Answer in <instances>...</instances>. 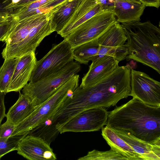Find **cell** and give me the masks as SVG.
Returning a JSON list of instances; mask_svg holds the SVG:
<instances>
[{
  "label": "cell",
  "mask_w": 160,
  "mask_h": 160,
  "mask_svg": "<svg viewBox=\"0 0 160 160\" xmlns=\"http://www.w3.org/2000/svg\"><path fill=\"white\" fill-rule=\"evenodd\" d=\"M6 5L0 2V14H9L12 12L10 10L6 9Z\"/></svg>",
  "instance_id": "1f68e13d"
},
{
  "label": "cell",
  "mask_w": 160,
  "mask_h": 160,
  "mask_svg": "<svg viewBox=\"0 0 160 160\" xmlns=\"http://www.w3.org/2000/svg\"><path fill=\"white\" fill-rule=\"evenodd\" d=\"M16 126L6 121L0 126V138L8 139L11 136Z\"/></svg>",
  "instance_id": "484cf974"
},
{
  "label": "cell",
  "mask_w": 160,
  "mask_h": 160,
  "mask_svg": "<svg viewBox=\"0 0 160 160\" xmlns=\"http://www.w3.org/2000/svg\"><path fill=\"white\" fill-rule=\"evenodd\" d=\"M6 94L0 92V126L3 118L6 116L4 104V97Z\"/></svg>",
  "instance_id": "f546056e"
},
{
  "label": "cell",
  "mask_w": 160,
  "mask_h": 160,
  "mask_svg": "<svg viewBox=\"0 0 160 160\" xmlns=\"http://www.w3.org/2000/svg\"><path fill=\"white\" fill-rule=\"evenodd\" d=\"M79 81V75H73L52 96L36 107L28 117L16 126L11 136L29 133L31 130L44 122L78 87Z\"/></svg>",
  "instance_id": "5b68a950"
},
{
  "label": "cell",
  "mask_w": 160,
  "mask_h": 160,
  "mask_svg": "<svg viewBox=\"0 0 160 160\" xmlns=\"http://www.w3.org/2000/svg\"><path fill=\"white\" fill-rule=\"evenodd\" d=\"M73 50L65 38L58 44L53 45L43 58L37 61L29 82H35L57 72L73 61Z\"/></svg>",
  "instance_id": "ba28073f"
},
{
  "label": "cell",
  "mask_w": 160,
  "mask_h": 160,
  "mask_svg": "<svg viewBox=\"0 0 160 160\" xmlns=\"http://www.w3.org/2000/svg\"><path fill=\"white\" fill-rule=\"evenodd\" d=\"M14 0H12V2ZM19 0H15L13 2H12V3H15V2H18V1H19Z\"/></svg>",
  "instance_id": "836d02e7"
},
{
  "label": "cell",
  "mask_w": 160,
  "mask_h": 160,
  "mask_svg": "<svg viewBox=\"0 0 160 160\" xmlns=\"http://www.w3.org/2000/svg\"><path fill=\"white\" fill-rule=\"evenodd\" d=\"M99 3L103 11H113L114 7L113 0H96Z\"/></svg>",
  "instance_id": "f1b7e54d"
},
{
  "label": "cell",
  "mask_w": 160,
  "mask_h": 160,
  "mask_svg": "<svg viewBox=\"0 0 160 160\" xmlns=\"http://www.w3.org/2000/svg\"><path fill=\"white\" fill-rule=\"evenodd\" d=\"M130 96L153 106H160V82L144 72L131 71Z\"/></svg>",
  "instance_id": "8fae6325"
},
{
  "label": "cell",
  "mask_w": 160,
  "mask_h": 160,
  "mask_svg": "<svg viewBox=\"0 0 160 160\" xmlns=\"http://www.w3.org/2000/svg\"><path fill=\"white\" fill-rule=\"evenodd\" d=\"M119 62L112 56H104L94 64L90 65L79 86L84 87L97 82L118 67Z\"/></svg>",
  "instance_id": "2e32d148"
},
{
  "label": "cell",
  "mask_w": 160,
  "mask_h": 160,
  "mask_svg": "<svg viewBox=\"0 0 160 160\" xmlns=\"http://www.w3.org/2000/svg\"><path fill=\"white\" fill-rule=\"evenodd\" d=\"M37 61L35 52L28 53L19 57L7 93L12 91L19 92L28 83Z\"/></svg>",
  "instance_id": "4fadbf2b"
},
{
  "label": "cell",
  "mask_w": 160,
  "mask_h": 160,
  "mask_svg": "<svg viewBox=\"0 0 160 160\" xmlns=\"http://www.w3.org/2000/svg\"><path fill=\"white\" fill-rule=\"evenodd\" d=\"M19 58H6L0 68V92L7 93L8 86Z\"/></svg>",
  "instance_id": "603a6c76"
},
{
  "label": "cell",
  "mask_w": 160,
  "mask_h": 160,
  "mask_svg": "<svg viewBox=\"0 0 160 160\" xmlns=\"http://www.w3.org/2000/svg\"><path fill=\"white\" fill-rule=\"evenodd\" d=\"M82 0H67L52 12L50 23L53 31L58 33L68 23Z\"/></svg>",
  "instance_id": "ffe728a7"
},
{
  "label": "cell",
  "mask_w": 160,
  "mask_h": 160,
  "mask_svg": "<svg viewBox=\"0 0 160 160\" xmlns=\"http://www.w3.org/2000/svg\"><path fill=\"white\" fill-rule=\"evenodd\" d=\"M99 50L98 39L84 43L73 49V59L80 63L88 64L97 55Z\"/></svg>",
  "instance_id": "7402d4cb"
},
{
  "label": "cell",
  "mask_w": 160,
  "mask_h": 160,
  "mask_svg": "<svg viewBox=\"0 0 160 160\" xmlns=\"http://www.w3.org/2000/svg\"><path fill=\"white\" fill-rule=\"evenodd\" d=\"M8 1V0H5L3 3H4L5 2H6L7 1Z\"/></svg>",
  "instance_id": "e575fe53"
},
{
  "label": "cell",
  "mask_w": 160,
  "mask_h": 160,
  "mask_svg": "<svg viewBox=\"0 0 160 160\" xmlns=\"http://www.w3.org/2000/svg\"><path fill=\"white\" fill-rule=\"evenodd\" d=\"M108 112L107 127L145 142L160 145V106L149 105L133 97Z\"/></svg>",
  "instance_id": "7a4b0ae2"
},
{
  "label": "cell",
  "mask_w": 160,
  "mask_h": 160,
  "mask_svg": "<svg viewBox=\"0 0 160 160\" xmlns=\"http://www.w3.org/2000/svg\"><path fill=\"white\" fill-rule=\"evenodd\" d=\"M108 113L104 108L87 109L75 115L56 129L61 134L98 131L106 125Z\"/></svg>",
  "instance_id": "30bf717a"
},
{
  "label": "cell",
  "mask_w": 160,
  "mask_h": 160,
  "mask_svg": "<svg viewBox=\"0 0 160 160\" xmlns=\"http://www.w3.org/2000/svg\"><path fill=\"white\" fill-rule=\"evenodd\" d=\"M19 93L18 100L9 108L6 116V121L16 126L28 117L36 107L27 96L20 92Z\"/></svg>",
  "instance_id": "44dd1931"
},
{
  "label": "cell",
  "mask_w": 160,
  "mask_h": 160,
  "mask_svg": "<svg viewBox=\"0 0 160 160\" xmlns=\"http://www.w3.org/2000/svg\"><path fill=\"white\" fill-rule=\"evenodd\" d=\"M113 131L139 155L143 160H160V145L145 142L120 131Z\"/></svg>",
  "instance_id": "ac0fdd59"
},
{
  "label": "cell",
  "mask_w": 160,
  "mask_h": 160,
  "mask_svg": "<svg viewBox=\"0 0 160 160\" xmlns=\"http://www.w3.org/2000/svg\"><path fill=\"white\" fill-rule=\"evenodd\" d=\"M129 64L118 66L95 83L84 87L79 86L56 111L57 121L63 124L84 110L108 108L128 98L131 90V71Z\"/></svg>",
  "instance_id": "6da1fadb"
},
{
  "label": "cell",
  "mask_w": 160,
  "mask_h": 160,
  "mask_svg": "<svg viewBox=\"0 0 160 160\" xmlns=\"http://www.w3.org/2000/svg\"><path fill=\"white\" fill-rule=\"evenodd\" d=\"M146 7H152L158 8L160 4V0H141Z\"/></svg>",
  "instance_id": "4dcf8cb0"
},
{
  "label": "cell",
  "mask_w": 160,
  "mask_h": 160,
  "mask_svg": "<svg viewBox=\"0 0 160 160\" xmlns=\"http://www.w3.org/2000/svg\"><path fill=\"white\" fill-rule=\"evenodd\" d=\"M17 153L29 160H55L50 144L42 138L28 134L18 142Z\"/></svg>",
  "instance_id": "7c38bea8"
},
{
  "label": "cell",
  "mask_w": 160,
  "mask_h": 160,
  "mask_svg": "<svg viewBox=\"0 0 160 160\" xmlns=\"http://www.w3.org/2000/svg\"><path fill=\"white\" fill-rule=\"evenodd\" d=\"M127 37L119 23L116 22L98 39L99 50L92 61L93 64L105 55L112 56L120 62L126 59Z\"/></svg>",
  "instance_id": "9c48e42d"
},
{
  "label": "cell",
  "mask_w": 160,
  "mask_h": 160,
  "mask_svg": "<svg viewBox=\"0 0 160 160\" xmlns=\"http://www.w3.org/2000/svg\"><path fill=\"white\" fill-rule=\"evenodd\" d=\"M78 160H128L125 157L112 149L106 151L94 149L89 151L87 154L79 158Z\"/></svg>",
  "instance_id": "cb8c5ba5"
},
{
  "label": "cell",
  "mask_w": 160,
  "mask_h": 160,
  "mask_svg": "<svg viewBox=\"0 0 160 160\" xmlns=\"http://www.w3.org/2000/svg\"><path fill=\"white\" fill-rule=\"evenodd\" d=\"M10 14H0V22L8 19L11 17Z\"/></svg>",
  "instance_id": "d6a6232c"
},
{
  "label": "cell",
  "mask_w": 160,
  "mask_h": 160,
  "mask_svg": "<svg viewBox=\"0 0 160 160\" xmlns=\"http://www.w3.org/2000/svg\"><path fill=\"white\" fill-rule=\"evenodd\" d=\"M102 11L96 0H82L68 23L58 34L65 38L80 25Z\"/></svg>",
  "instance_id": "5bb4252c"
},
{
  "label": "cell",
  "mask_w": 160,
  "mask_h": 160,
  "mask_svg": "<svg viewBox=\"0 0 160 160\" xmlns=\"http://www.w3.org/2000/svg\"><path fill=\"white\" fill-rule=\"evenodd\" d=\"M101 134L111 148L128 160H143L139 155L112 130L106 126L102 128Z\"/></svg>",
  "instance_id": "d6986e66"
},
{
  "label": "cell",
  "mask_w": 160,
  "mask_h": 160,
  "mask_svg": "<svg viewBox=\"0 0 160 160\" xmlns=\"http://www.w3.org/2000/svg\"><path fill=\"white\" fill-rule=\"evenodd\" d=\"M127 37V61L132 59L160 74V30L150 21L121 23Z\"/></svg>",
  "instance_id": "277c9868"
},
{
  "label": "cell",
  "mask_w": 160,
  "mask_h": 160,
  "mask_svg": "<svg viewBox=\"0 0 160 160\" xmlns=\"http://www.w3.org/2000/svg\"><path fill=\"white\" fill-rule=\"evenodd\" d=\"M117 22L111 11H102L80 25L65 38L72 48L98 39L104 32Z\"/></svg>",
  "instance_id": "52a82bcc"
},
{
  "label": "cell",
  "mask_w": 160,
  "mask_h": 160,
  "mask_svg": "<svg viewBox=\"0 0 160 160\" xmlns=\"http://www.w3.org/2000/svg\"><path fill=\"white\" fill-rule=\"evenodd\" d=\"M51 11L26 17L12 23L1 53L3 59L16 58L35 52L45 37L53 32L48 17Z\"/></svg>",
  "instance_id": "3957f363"
},
{
  "label": "cell",
  "mask_w": 160,
  "mask_h": 160,
  "mask_svg": "<svg viewBox=\"0 0 160 160\" xmlns=\"http://www.w3.org/2000/svg\"><path fill=\"white\" fill-rule=\"evenodd\" d=\"M12 23L11 17L0 22V41L4 42L8 34Z\"/></svg>",
  "instance_id": "4316f807"
},
{
  "label": "cell",
  "mask_w": 160,
  "mask_h": 160,
  "mask_svg": "<svg viewBox=\"0 0 160 160\" xmlns=\"http://www.w3.org/2000/svg\"><path fill=\"white\" fill-rule=\"evenodd\" d=\"M67 0H37L15 10L10 15L14 20L19 21L35 14L53 12Z\"/></svg>",
  "instance_id": "e0dca14e"
},
{
  "label": "cell",
  "mask_w": 160,
  "mask_h": 160,
  "mask_svg": "<svg viewBox=\"0 0 160 160\" xmlns=\"http://www.w3.org/2000/svg\"><path fill=\"white\" fill-rule=\"evenodd\" d=\"M113 12L117 22L140 21L146 7L141 0H113Z\"/></svg>",
  "instance_id": "9a60e30c"
},
{
  "label": "cell",
  "mask_w": 160,
  "mask_h": 160,
  "mask_svg": "<svg viewBox=\"0 0 160 160\" xmlns=\"http://www.w3.org/2000/svg\"><path fill=\"white\" fill-rule=\"evenodd\" d=\"M81 68L79 63L72 61L58 71L35 82L27 83L22 88V93L37 107L52 96L73 75L77 74Z\"/></svg>",
  "instance_id": "8992f818"
},
{
  "label": "cell",
  "mask_w": 160,
  "mask_h": 160,
  "mask_svg": "<svg viewBox=\"0 0 160 160\" xmlns=\"http://www.w3.org/2000/svg\"><path fill=\"white\" fill-rule=\"evenodd\" d=\"M37 0H19L15 3H12L6 5L5 8L12 11L23 6L32 3Z\"/></svg>",
  "instance_id": "83f0119b"
},
{
  "label": "cell",
  "mask_w": 160,
  "mask_h": 160,
  "mask_svg": "<svg viewBox=\"0 0 160 160\" xmlns=\"http://www.w3.org/2000/svg\"><path fill=\"white\" fill-rule=\"evenodd\" d=\"M28 133L11 136L8 139L0 138V159L6 154L17 150L19 142Z\"/></svg>",
  "instance_id": "d4e9b609"
}]
</instances>
